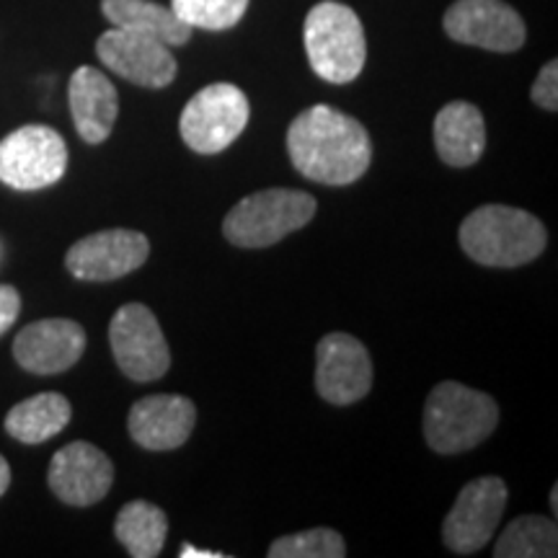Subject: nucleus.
I'll return each mask as SVG.
<instances>
[{"instance_id":"1","label":"nucleus","mask_w":558,"mask_h":558,"mask_svg":"<svg viewBox=\"0 0 558 558\" xmlns=\"http://www.w3.org/2000/svg\"><path fill=\"white\" fill-rule=\"evenodd\" d=\"M288 153L300 177L326 186H347L367 173L373 143L354 117L316 104L292 120Z\"/></svg>"},{"instance_id":"2","label":"nucleus","mask_w":558,"mask_h":558,"mask_svg":"<svg viewBox=\"0 0 558 558\" xmlns=\"http://www.w3.org/2000/svg\"><path fill=\"white\" fill-rule=\"evenodd\" d=\"M460 248L484 267L512 269L535 262L546 251V226L525 213L507 205H484L460 222Z\"/></svg>"},{"instance_id":"3","label":"nucleus","mask_w":558,"mask_h":558,"mask_svg":"<svg viewBox=\"0 0 558 558\" xmlns=\"http://www.w3.org/2000/svg\"><path fill=\"white\" fill-rule=\"evenodd\" d=\"M497 424V401L458 380L437 383L424 403V439L439 456H458L478 448Z\"/></svg>"},{"instance_id":"4","label":"nucleus","mask_w":558,"mask_h":558,"mask_svg":"<svg viewBox=\"0 0 558 558\" xmlns=\"http://www.w3.org/2000/svg\"><path fill=\"white\" fill-rule=\"evenodd\" d=\"M305 52L313 73L333 86L352 83L367 60V39L362 21L337 0L316 3L305 16Z\"/></svg>"},{"instance_id":"5","label":"nucleus","mask_w":558,"mask_h":558,"mask_svg":"<svg viewBox=\"0 0 558 558\" xmlns=\"http://www.w3.org/2000/svg\"><path fill=\"white\" fill-rule=\"evenodd\" d=\"M318 202L308 192L264 190L243 197L222 220V233L239 248L275 246L316 218Z\"/></svg>"},{"instance_id":"6","label":"nucleus","mask_w":558,"mask_h":558,"mask_svg":"<svg viewBox=\"0 0 558 558\" xmlns=\"http://www.w3.org/2000/svg\"><path fill=\"white\" fill-rule=\"evenodd\" d=\"M251 107L246 94L233 83H213L186 101L179 132L186 148L199 156H218L246 130Z\"/></svg>"},{"instance_id":"7","label":"nucleus","mask_w":558,"mask_h":558,"mask_svg":"<svg viewBox=\"0 0 558 558\" xmlns=\"http://www.w3.org/2000/svg\"><path fill=\"white\" fill-rule=\"evenodd\" d=\"M68 171V145L47 124H26L0 140V181L16 192H39Z\"/></svg>"},{"instance_id":"8","label":"nucleus","mask_w":558,"mask_h":558,"mask_svg":"<svg viewBox=\"0 0 558 558\" xmlns=\"http://www.w3.org/2000/svg\"><path fill=\"white\" fill-rule=\"evenodd\" d=\"M109 344L117 365L130 380L153 383L169 373V341L148 305H122L109 324Z\"/></svg>"},{"instance_id":"9","label":"nucleus","mask_w":558,"mask_h":558,"mask_svg":"<svg viewBox=\"0 0 558 558\" xmlns=\"http://www.w3.org/2000/svg\"><path fill=\"white\" fill-rule=\"evenodd\" d=\"M507 484L499 476H481L460 488L442 522V543L458 556L478 554L494 538L507 509Z\"/></svg>"},{"instance_id":"10","label":"nucleus","mask_w":558,"mask_h":558,"mask_svg":"<svg viewBox=\"0 0 558 558\" xmlns=\"http://www.w3.org/2000/svg\"><path fill=\"white\" fill-rule=\"evenodd\" d=\"M148 256V235L140 230L111 228L73 243L65 254V269L83 282H111L143 267Z\"/></svg>"},{"instance_id":"11","label":"nucleus","mask_w":558,"mask_h":558,"mask_svg":"<svg viewBox=\"0 0 558 558\" xmlns=\"http://www.w3.org/2000/svg\"><path fill=\"white\" fill-rule=\"evenodd\" d=\"M445 34L460 45L488 52H518L525 45V21L505 0H456L442 19Z\"/></svg>"},{"instance_id":"12","label":"nucleus","mask_w":558,"mask_h":558,"mask_svg":"<svg viewBox=\"0 0 558 558\" xmlns=\"http://www.w3.org/2000/svg\"><path fill=\"white\" fill-rule=\"evenodd\" d=\"M373 388V360L352 333H326L316 347V390L333 407H352Z\"/></svg>"},{"instance_id":"13","label":"nucleus","mask_w":558,"mask_h":558,"mask_svg":"<svg viewBox=\"0 0 558 558\" xmlns=\"http://www.w3.org/2000/svg\"><path fill=\"white\" fill-rule=\"evenodd\" d=\"M96 54L111 73L143 88H166L177 78L179 65L163 41L111 26L96 41Z\"/></svg>"},{"instance_id":"14","label":"nucleus","mask_w":558,"mask_h":558,"mask_svg":"<svg viewBox=\"0 0 558 558\" xmlns=\"http://www.w3.org/2000/svg\"><path fill=\"white\" fill-rule=\"evenodd\" d=\"M47 481L62 505L90 507L107 497L114 484V463L96 445L78 439L54 452Z\"/></svg>"},{"instance_id":"15","label":"nucleus","mask_w":558,"mask_h":558,"mask_svg":"<svg viewBox=\"0 0 558 558\" xmlns=\"http://www.w3.org/2000/svg\"><path fill=\"white\" fill-rule=\"evenodd\" d=\"M86 352V331L78 320L45 318L34 320L13 339V357L26 373H65Z\"/></svg>"},{"instance_id":"16","label":"nucleus","mask_w":558,"mask_h":558,"mask_svg":"<svg viewBox=\"0 0 558 558\" xmlns=\"http://www.w3.org/2000/svg\"><path fill=\"white\" fill-rule=\"evenodd\" d=\"M197 407L186 396L156 393L132 403L128 416L130 437L145 450H177L192 437Z\"/></svg>"},{"instance_id":"17","label":"nucleus","mask_w":558,"mask_h":558,"mask_svg":"<svg viewBox=\"0 0 558 558\" xmlns=\"http://www.w3.org/2000/svg\"><path fill=\"white\" fill-rule=\"evenodd\" d=\"M73 124L83 143L101 145L120 117V94L101 70L81 65L68 86Z\"/></svg>"},{"instance_id":"18","label":"nucleus","mask_w":558,"mask_h":558,"mask_svg":"<svg viewBox=\"0 0 558 558\" xmlns=\"http://www.w3.org/2000/svg\"><path fill=\"white\" fill-rule=\"evenodd\" d=\"M435 148L442 163L469 169L486 150V122L478 107L450 101L435 117Z\"/></svg>"},{"instance_id":"19","label":"nucleus","mask_w":558,"mask_h":558,"mask_svg":"<svg viewBox=\"0 0 558 558\" xmlns=\"http://www.w3.org/2000/svg\"><path fill=\"white\" fill-rule=\"evenodd\" d=\"M101 11L111 26L181 47L192 39V26H186L177 13L153 0H101Z\"/></svg>"},{"instance_id":"20","label":"nucleus","mask_w":558,"mask_h":558,"mask_svg":"<svg viewBox=\"0 0 558 558\" xmlns=\"http://www.w3.org/2000/svg\"><path fill=\"white\" fill-rule=\"evenodd\" d=\"M73 407L62 393H37L5 414V432L24 445H41L70 424Z\"/></svg>"},{"instance_id":"21","label":"nucleus","mask_w":558,"mask_h":558,"mask_svg":"<svg viewBox=\"0 0 558 558\" xmlns=\"http://www.w3.org/2000/svg\"><path fill=\"white\" fill-rule=\"evenodd\" d=\"M114 535L132 558H156L169 535V518L150 501H128L114 520Z\"/></svg>"},{"instance_id":"22","label":"nucleus","mask_w":558,"mask_h":558,"mask_svg":"<svg viewBox=\"0 0 558 558\" xmlns=\"http://www.w3.org/2000/svg\"><path fill=\"white\" fill-rule=\"evenodd\" d=\"M497 558H554L558 556L556 520L525 514L512 520L494 546Z\"/></svg>"},{"instance_id":"23","label":"nucleus","mask_w":558,"mask_h":558,"mask_svg":"<svg viewBox=\"0 0 558 558\" xmlns=\"http://www.w3.org/2000/svg\"><path fill=\"white\" fill-rule=\"evenodd\" d=\"M248 0H171V11L192 29L228 32L246 16Z\"/></svg>"},{"instance_id":"24","label":"nucleus","mask_w":558,"mask_h":558,"mask_svg":"<svg viewBox=\"0 0 558 558\" xmlns=\"http://www.w3.org/2000/svg\"><path fill=\"white\" fill-rule=\"evenodd\" d=\"M269 558H344L347 543L333 527H313L282 535L267 550Z\"/></svg>"},{"instance_id":"25","label":"nucleus","mask_w":558,"mask_h":558,"mask_svg":"<svg viewBox=\"0 0 558 558\" xmlns=\"http://www.w3.org/2000/svg\"><path fill=\"white\" fill-rule=\"evenodd\" d=\"M530 99L546 111L558 109V62L556 60H550L541 68L538 78L533 83V90H530Z\"/></svg>"},{"instance_id":"26","label":"nucleus","mask_w":558,"mask_h":558,"mask_svg":"<svg viewBox=\"0 0 558 558\" xmlns=\"http://www.w3.org/2000/svg\"><path fill=\"white\" fill-rule=\"evenodd\" d=\"M21 313V295L11 284H0V337L16 324Z\"/></svg>"},{"instance_id":"27","label":"nucleus","mask_w":558,"mask_h":558,"mask_svg":"<svg viewBox=\"0 0 558 558\" xmlns=\"http://www.w3.org/2000/svg\"><path fill=\"white\" fill-rule=\"evenodd\" d=\"M179 556L181 558H222V554H218V550H199V548L190 546V543H184V546H181Z\"/></svg>"},{"instance_id":"28","label":"nucleus","mask_w":558,"mask_h":558,"mask_svg":"<svg viewBox=\"0 0 558 558\" xmlns=\"http://www.w3.org/2000/svg\"><path fill=\"white\" fill-rule=\"evenodd\" d=\"M9 486H11V465H9V460L0 456V497L9 492Z\"/></svg>"},{"instance_id":"29","label":"nucleus","mask_w":558,"mask_h":558,"mask_svg":"<svg viewBox=\"0 0 558 558\" xmlns=\"http://www.w3.org/2000/svg\"><path fill=\"white\" fill-rule=\"evenodd\" d=\"M550 505H554V514H556V509H558V488L554 486V492H550Z\"/></svg>"}]
</instances>
